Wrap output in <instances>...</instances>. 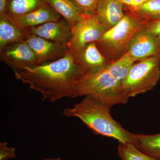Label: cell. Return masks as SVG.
I'll return each mask as SVG.
<instances>
[{
    "label": "cell",
    "instance_id": "44dd1931",
    "mask_svg": "<svg viewBox=\"0 0 160 160\" xmlns=\"http://www.w3.org/2000/svg\"><path fill=\"white\" fill-rule=\"evenodd\" d=\"M16 149L14 147H8L6 142L0 143V160H8L15 158Z\"/></svg>",
    "mask_w": 160,
    "mask_h": 160
},
{
    "label": "cell",
    "instance_id": "d6986e66",
    "mask_svg": "<svg viewBox=\"0 0 160 160\" xmlns=\"http://www.w3.org/2000/svg\"><path fill=\"white\" fill-rule=\"evenodd\" d=\"M129 9L150 20L160 18V0H149L141 6Z\"/></svg>",
    "mask_w": 160,
    "mask_h": 160
},
{
    "label": "cell",
    "instance_id": "d4e9b609",
    "mask_svg": "<svg viewBox=\"0 0 160 160\" xmlns=\"http://www.w3.org/2000/svg\"></svg>",
    "mask_w": 160,
    "mask_h": 160
},
{
    "label": "cell",
    "instance_id": "603a6c76",
    "mask_svg": "<svg viewBox=\"0 0 160 160\" xmlns=\"http://www.w3.org/2000/svg\"><path fill=\"white\" fill-rule=\"evenodd\" d=\"M8 0H0V15L6 13Z\"/></svg>",
    "mask_w": 160,
    "mask_h": 160
},
{
    "label": "cell",
    "instance_id": "2e32d148",
    "mask_svg": "<svg viewBox=\"0 0 160 160\" xmlns=\"http://www.w3.org/2000/svg\"><path fill=\"white\" fill-rule=\"evenodd\" d=\"M134 145L140 151L160 159V133L134 134Z\"/></svg>",
    "mask_w": 160,
    "mask_h": 160
},
{
    "label": "cell",
    "instance_id": "3957f363",
    "mask_svg": "<svg viewBox=\"0 0 160 160\" xmlns=\"http://www.w3.org/2000/svg\"><path fill=\"white\" fill-rule=\"evenodd\" d=\"M111 106L101 100L85 97L80 102L63 110L66 117L77 118L92 132L118 140L122 144L134 142V134L126 130L110 113Z\"/></svg>",
    "mask_w": 160,
    "mask_h": 160
},
{
    "label": "cell",
    "instance_id": "e0dca14e",
    "mask_svg": "<svg viewBox=\"0 0 160 160\" xmlns=\"http://www.w3.org/2000/svg\"><path fill=\"white\" fill-rule=\"evenodd\" d=\"M46 3V0H8L5 14L11 16L27 14Z\"/></svg>",
    "mask_w": 160,
    "mask_h": 160
},
{
    "label": "cell",
    "instance_id": "9c48e42d",
    "mask_svg": "<svg viewBox=\"0 0 160 160\" xmlns=\"http://www.w3.org/2000/svg\"><path fill=\"white\" fill-rule=\"evenodd\" d=\"M25 41L34 52L38 65L62 58L69 51L67 46L35 35L27 33Z\"/></svg>",
    "mask_w": 160,
    "mask_h": 160
},
{
    "label": "cell",
    "instance_id": "5bb4252c",
    "mask_svg": "<svg viewBox=\"0 0 160 160\" xmlns=\"http://www.w3.org/2000/svg\"><path fill=\"white\" fill-rule=\"evenodd\" d=\"M27 34L16 26L7 15H0V49L9 44L25 40Z\"/></svg>",
    "mask_w": 160,
    "mask_h": 160
},
{
    "label": "cell",
    "instance_id": "7c38bea8",
    "mask_svg": "<svg viewBox=\"0 0 160 160\" xmlns=\"http://www.w3.org/2000/svg\"><path fill=\"white\" fill-rule=\"evenodd\" d=\"M6 14L16 26L24 31L26 29L40 26L49 22L58 21L63 18L47 3L27 14L18 16Z\"/></svg>",
    "mask_w": 160,
    "mask_h": 160
},
{
    "label": "cell",
    "instance_id": "7a4b0ae2",
    "mask_svg": "<svg viewBox=\"0 0 160 160\" xmlns=\"http://www.w3.org/2000/svg\"><path fill=\"white\" fill-rule=\"evenodd\" d=\"M136 62L127 53L94 74L80 77L73 86L74 98L92 97L111 107L126 104L129 99L123 94L122 82Z\"/></svg>",
    "mask_w": 160,
    "mask_h": 160
},
{
    "label": "cell",
    "instance_id": "4fadbf2b",
    "mask_svg": "<svg viewBox=\"0 0 160 160\" xmlns=\"http://www.w3.org/2000/svg\"><path fill=\"white\" fill-rule=\"evenodd\" d=\"M120 0H99L96 12L98 19L106 31L119 22L125 15Z\"/></svg>",
    "mask_w": 160,
    "mask_h": 160
},
{
    "label": "cell",
    "instance_id": "7402d4cb",
    "mask_svg": "<svg viewBox=\"0 0 160 160\" xmlns=\"http://www.w3.org/2000/svg\"><path fill=\"white\" fill-rule=\"evenodd\" d=\"M145 29L146 31L157 36L160 38V18L156 19L150 20Z\"/></svg>",
    "mask_w": 160,
    "mask_h": 160
},
{
    "label": "cell",
    "instance_id": "52a82bcc",
    "mask_svg": "<svg viewBox=\"0 0 160 160\" xmlns=\"http://www.w3.org/2000/svg\"><path fill=\"white\" fill-rule=\"evenodd\" d=\"M69 52L81 76L94 74L112 63L101 53L95 42Z\"/></svg>",
    "mask_w": 160,
    "mask_h": 160
},
{
    "label": "cell",
    "instance_id": "cb8c5ba5",
    "mask_svg": "<svg viewBox=\"0 0 160 160\" xmlns=\"http://www.w3.org/2000/svg\"><path fill=\"white\" fill-rule=\"evenodd\" d=\"M38 160H66V159L63 160L58 158H47L44 159Z\"/></svg>",
    "mask_w": 160,
    "mask_h": 160
},
{
    "label": "cell",
    "instance_id": "277c9868",
    "mask_svg": "<svg viewBox=\"0 0 160 160\" xmlns=\"http://www.w3.org/2000/svg\"><path fill=\"white\" fill-rule=\"evenodd\" d=\"M130 11L95 42L101 53L111 62L128 53L132 40L138 32L146 28L150 20Z\"/></svg>",
    "mask_w": 160,
    "mask_h": 160
},
{
    "label": "cell",
    "instance_id": "30bf717a",
    "mask_svg": "<svg viewBox=\"0 0 160 160\" xmlns=\"http://www.w3.org/2000/svg\"><path fill=\"white\" fill-rule=\"evenodd\" d=\"M25 32L67 47L71 38V26L63 18L26 29Z\"/></svg>",
    "mask_w": 160,
    "mask_h": 160
},
{
    "label": "cell",
    "instance_id": "8992f818",
    "mask_svg": "<svg viewBox=\"0 0 160 160\" xmlns=\"http://www.w3.org/2000/svg\"><path fill=\"white\" fill-rule=\"evenodd\" d=\"M106 31L96 15H85L71 27L68 49L72 51L89 43L96 42L101 39Z\"/></svg>",
    "mask_w": 160,
    "mask_h": 160
},
{
    "label": "cell",
    "instance_id": "ffe728a7",
    "mask_svg": "<svg viewBox=\"0 0 160 160\" xmlns=\"http://www.w3.org/2000/svg\"><path fill=\"white\" fill-rule=\"evenodd\" d=\"M84 15H94L99 0H71Z\"/></svg>",
    "mask_w": 160,
    "mask_h": 160
},
{
    "label": "cell",
    "instance_id": "8fae6325",
    "mask_svg": "<svg viewBox=\"0 0 160 160\" xmlns=\"http://www.w3.org/2000/svg\"><path fill=\"white\" fill-rule=\"evenodd\" d=\"M127 53L136 61L160 56V38L144 28L132 40Z\"/></svg>",
    "mask_w": 160,
    "mask_h": 160
},
{
    "label": "cell",
    "instance_id": "ac0fdd59",
    "mask_svg": "<svg viewBox=\"0 0 160 160\" xmlns=\"http://www.w3.org/2000/svg\"><path fill=\"white\" fill-rule=\"evenodd\" d=\"M117 154L121 160H160L144 153L131 143H118Z\"/></svg>",
    "mask_w": 160,
    "mask_h": 160
},
{
    "label": "cell",
    "instance_id": "6da1fadb",
    "mask_svg": "<svg viewBox=\"0 0 160 160\" xmlns=\"http://www.w3.org/2000/svg\"><path fill=\"white\" fill-rule=\"evenodd\" d=\"M13 72L17 79L39 92L43 100L52 102L64 98H74L73 86L81 77L69 51L56 61Z\"/></svg>",
    "mask_w": 160,
    "mask_h": 160
},
{
    "label": "cell",
    "instance_id": "ba28073f",
    "mask_svg": "<svg viewBox=\"0 0 160 160\" xmlns=\"http://www.w3.org/2000/svg\"><path fill=\"white\" fill-rule=\"evenodd\" d=\"M0 59L13 71L38 65L34 52L25 40L9 44L0 49Z\"/></svg>",
    "mask_w": 160,
    "mask_h": 160
},
{
    "label": "cell",
    "instance_id": "5b68a950",
    "mask_svg": "<svg viewBox=\"0 0 160 160\" xmlns=\"http://www.w3.org/2000/svg\"><path fill=\"white\" fill-rule=\"evenodd\" d=\"M160 79V56H153L133 63L122 84L126 98L134 97L154 88Z\"/></svg>",
    "mask_w": 160,
    "mask_h": 160
},
{
    "label": "cell",
    "instance_id": "9a60e30c",
    "mask_svg": "<svg viewBox=\"0 0 160 160\" xmlns=\"http://www.w3.org/2000/svg\"><path fill=\"white\" fill-rule=\"evenodd\" d=\"M46 3L65 18L69 23L71 28L86 15L78 9L71 0H46Z\"/></svg>",
    "mask_w": 160,
    "mask_h": 160
}]
</instances>
